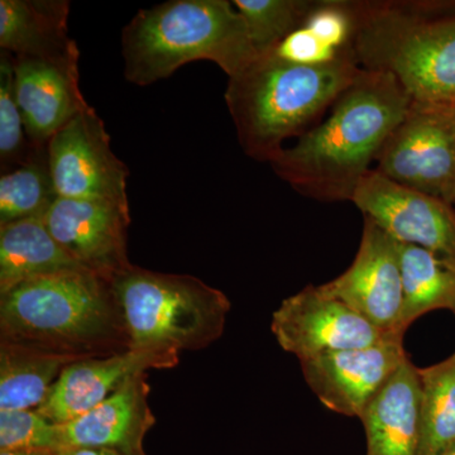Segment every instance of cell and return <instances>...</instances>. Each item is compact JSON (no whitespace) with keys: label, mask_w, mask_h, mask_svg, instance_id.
Listing matches in <instances>:
<instances>
[{"label":"cell","mask_w":455,"mask_h":455,"mask_svg":"<svg viewBox=\"0 0 455 455\" xmlns=\"http://www.w3.org/2000/svg\"><path fill=\"white\" fill-rule=\"evenodd\" d=\"M412 100L390 74L362 68L328 116L269 163L293 190L319 202H352L358 185Z\"/></svg>","instance_id":"1"},{"label":"cell","mask_w":455,"mask_h":455,"mask_svg":"<svg viewBox=\"0 0 455 455\" xmlns=\"http://www.w3.org/2000/svg\"><path fill=\"white\" fill-rule=\"evenodd\" d=\"M361 71L353 52L316 65L269 52L229 77L227 107L245 155L271 163L287 140L315 127Z\"/></svg>","instance_id":"2"},{"label":"cell","mask_w":455,"mask_h":455,"mask_svg":"<svg viewBox=\"0 0 455 455\" xmlns=\"http://www.w3.org/2000/svg\"><path fill=\"white\" fill-rule=\"evenodd\" d=\"M0 341L79 358L130 349L110 283L86 269L32 278L0 293Z\"/></svg>","instance_id":"3"},{"label":"cell","mask_w":455,"mask_h":455,"mask_svg":"<svg viewBox=\"0 0 455 455\" xmlns=\"http://www.w3.org/2000/svg\"><path fill=\"white\" fill-rule=\"evenodd\" d=\"M353 52L390 74L412 103L455 107V8L416 0L355 2Z\"/></svg>","instance_id":"4"},{"label":"cell","mask_w":455,"mask_h":455,"mask_svg":"<svg viewBox=\"0 0 455 455\" xmlns=\"http://www.w3.org/2000/svg\"><path fill=\"white\" fill-rule=\"evenodd\" d=\"M232 4L227 0H171L140 9L123 29L125 79L151 85L200 60L214 62L228 77L242 73L259 55Z\"/></svg>","instance_id":"5"},{"label":"cell","mask_w":455,"mask_h":455,"mask_svg":"<svg viewBox=\"0 0 455 455\" xmlns=\"http://www.w3.org/2000/svg\"><path fill=\"white\" fill-rule=\"evenodd\" d=\"M109 283L130 349L200 350L226 328L229 299L200 278L131 265Z\"/></svg>","instance_id":"6"},{"label":"cell","mask_w":455,"mask_h":455,"mask_svg":"<svg viewBox=\"0 0 455 455\" xmlns=\"http://www.w3.org/2000/svg\"><path fill=\"white\" fill-rule=\"evenodd\" d=\"M373 169L398 185L455 203V107L411 103Z\"/></svg>","instance_id":"7"},{"label":"cell","mask_w":455,"mask_h":455,"mask_svg":"<svg viewBox=\"0 0 455 455\" xmlns=\"http://www.w3.org/2000/svg\"><path fill=\"white\" fill-rule=\"evenodd\" d=\"M57 196L106 200L130 208V171L114 155L103 119L92 107L77 114L47 143Z\"/></svg>","instance_id":"8"},{"label":"cell","mask_w":455,"mask_h":455,"mask_svg":"<svg viewBox=\"0 0 455 455\" xmlns=\"http://www.w3.org/2000/svg\"><path fill=\"white\" fill-rule=\"evenodd\" d=\"M271 331L278 346L300 362L403 338L383 333L322 286L313 284L281 302L272 314Z\"/></svg>","instance_id":"9"},{"label":"cell","mask_w":455,"mask_h":455,"mask_svg":"<svg viewBox=\"0 0 455 455\" xmlns=\"http://www.w3.org/2000/svg\"><path fill=\"white\" fill-rule=\"evenodd\" d=\"M326 293L348 305L386 334L400 331L403 289L398 242L364 217L361 244L352 265L322 284Z\"/></svg>","instance_id":"10"},{"label":"cell","mask_w":455,"mask_h":455,"mask_svg":"<svg viewBox=\"0 0 455 455\" xmlns=\"http://www.w3.org/2000/svg\"><path fill=\"white\" fill-rule=\"evenodd\" d=\"M352 203L400 243L414 244L455 262V214L451 204L403 187L374 169Z\"/></svg>","instance_id":"11"},{"label":"cell","mask_w":455,"mask_h":455,"mask_svg":"<svg viewBox=\"0 0 455 455\" xmlns=\"http://www.w3.org/2000/svg\"><path fill=\"white\" fill-rule=\"evenodd\" d=\"M51 235L86 271L113 280L130 267V208L106 200L57 197L44 217Z\"/></svg>","instance_id":"12"},{"label":"cell","mask_w":455,"mask_h":455,"mask_svg":"<svg viewBox=\"0 0 455 455\" xmlns=\"http://www.w3.org/2000/svg\"><path fill=\"white\" fill-rule=\"evenodd\" d=\"M79 49L62 56H13L14 92L33 147L90 107L80 90Z\"/></svg>","instance_id":"13"},{"label":"cell","mask_w":455,"mask_h":455,"mask_svg":"<svg viewBox=\"0 0 455 455\" xmlns=\"http://www.w3.org/2000/svg\"><path fill=\"white\" fill-rule=\"evenodd\" d=\"M407 358L403 338H394L367 348L320 355L300 366L307 386L326 409L359 419Z\"/></svg>","instance_id":"14"},{"label":"cell","mask_w":455,"mask_h":455,"mask_svg":"<svg viewBox=\"0 0 455 455\" xmlns=\"http://www.w3.org/2000/svg\"><path fill=\"white\" fill-rule=\"evenodd\" d=\"M179 359L178 353L136 349L80 359L65 367L37 411L51 423H68L100 405L132 377L151 368H173Z\"/></svg>","instance_id":"15"},{"label":"cell","mask_w":455,"mask_h":455,"mask_svg":"<svg viewBox=\"0 0 455 455\" xmlns=\"http://www.w3.org/2000/svg\"><path fill=\"white\" fill-rule=\"evenodd\" d=\"M148 395L147 374L140 373L100 405L68 423L59 424L61 451L103 448L128 455H147L143 440L156 424Z\"/></svg>","instance_id":"16"},{"label":"cell","mask_w":455,"mask_h":455,"mask_svg":"<svg viewBox=\"0 0 455 455\" xmlns=\"http://www.w3.org/2000/svg\"><path fill=\"white\" fill-rule=\"evenodd\" d=\"M359 419L366 431V455H420V382L410 358Z\"/></svg>","instance_id":"17"},{"label":"cell","mask_w":455,"mask_h":455,"mask_svg":"<svg viewBox=\"0 0 455 455\" xmlns=\"http://www.w3.org/2000/svg\"><path fill=\"white\" fill-rule=\"evenodd\" d=\"M70 3L0 0V49L13 56H62L79 49L68 37Z\"/></svg>","instance_id":"18"},{"label":"cell","mask_w":455,"mask_h":455,"mask_svg":"<svg viewBox=\"0 0 455 455\" xmlns=\"http://www.w3.org/2000/svg\"><path fill=\"white\" fill-rule=\"evenodd\" d=\"M83 268L61 247L44 218L0 226V293L27 280Z\"/></svg>","instance_id":"19"},{"label":"cell","mask_w":455,"mask_h":455,"mask_svg":"<svg viewBox=\"0 0 455 455\" xmlns=\"http://www.w3.org/2000/svg\"><path fill=\"white\" fill-rule=\"evenodd\" d=\"M74 355L0 341V411L37 410Z\"/></svg>","instance_id":"20"},{"label":"cell","mask_w":455,"mask_h":455,"mask_svg":"<svg viewBox=\"0 0 455 455\" xmlns=\"http://www.w3.org/2000/svg\"><path fill=\"white\" fill-rule=\"evenodd\" d=\"M403 304L400 331L435 310L455 314V262L419 245L400 243Z\"/></svg>","instance_id":"21"},{"label":"cell","mask_w":455,"mask_h":455,"mask_svg":"<svg viewBox=\"0 0 455 455\" xmlns=\"http://www.w3.org/2000/svg\"><path fill=\"white\" fill-rule=\"evenodd\" d=\"M418 373L420 455H443L455 447V353Z\"/></svg>","instance_id":"22"},{"label":"cell","mask_w":455,"mask_h":455,"mask_svg":"<svg viewBox=\"0 0 455 455\" xmlns=\"http://www.w3.org/2000/svg\"><path fill=\"white\" fill-rule=\"evenodd\" d=\"M47 146L37 148L27 163L0 176V226L44 218L56 202Z\"/></svg>","instance_id":"23"},{"label":"cell","mask_w":455,"mask_h":455,"mask_svg":"<svg viewBox=\"0 0 455 455\" xmlns=\"http://www.w3.org/2000/svg\"><path fill=\"white\" fill-rule=\"evenodd\" d=\"M243 18L251 41L259 56L272 52L278 44L300 28L313 8L311 0H235Z\"/></svg>","instance_id":"24"},{"label":"cell","mask_w":455,"mask_h":455,"mask_svg":"<svg viewBox=\"0 0 455 455\" xmlns=\"http://www.w3.org/2000/svg\"><path fill=\"white\" fill-rule=\"evenodd\" d=\"M14 92L13 55L0 56V166L2 172L20 166L35 154Z\"/></svg>","instance_id":"25"},{"label":"cell","mask_w":455,"mask_h":455,"mask_svg":"<svg viewBox=\"0 0 455 455\" xmlns=\"http://www.w3.org/2000/svg\"><path fill=\"white\" fill-rule=\"evenodd\" d=\"M0 451L59 455V424L51 423L37 410L0 411Z\"/></svg>","instance_id":"26"},{"label":"cell","mask_w":455,"mask_h":455,"mask_svg":"<svg viewBox=\"0 0 455 455\" xmlns=\"http://www.w3.org/2000/svg\"><path fill=\"white\" fill-rule=\"evenodd\" d=\"M302 27L337 52H353V40L357 28L355 2H314L313 8Z\"/></svg>","instance_id":"27"},{"label":"cell","mask_w":455,"mask_h":455,"mask_svg":"<svg viewBox=\"0 0 455 455\" xmlns=\"http://www.w3.org/2000/svg\"><path fill=\"white\" fill-rule=\"evenodd\" d=\"M272 52L283 57L287 61L305 65L325 64V62L333 61L344 53H340L331 49V47L326 46L324 42L311 35L302 26L292 32L291 35L287 36Z\"/></svg>","instance_id":"28"},{"label":"cell","mask_w":455,"mask_h":455,"mask_svg":"<svg viewBox=\"0 0 455 455\" xmlns=\"http://www.w3.org/2000/svg\"><path fill=\"white\" fill-rule=\"evenodd\" d=\"M59 455H128L122 451H113V449L103 448H77L68 449L61 451Z\"/></svg>","instance_id":"29"},{"label":"cell","mask_w":455,"mask_h":455,"mask_svg":"<svg viewBox=\"0 0 455 455\" xmlns=\"http://www.w3.org/2000/svg\"><path fill=\"white\" fill-rule=\"evenodd\" d=\"M0 455H46V454L28 453V451H0Z\"/></svg>","instance_id":"30"},{"label":"cell","mask_w":455,"mask_h":455,"mask_svg":"<svg viewBox=\"0 0 455 455\" xmlns=\"http://www.w3.org/2000/svg\"><path fill=\"white\" fill-rule=\"evenodd\" d=\"M443 455H455V447L451 448V451H448L447 453H444Z\"/></svg>","instance_id":"31"}]
</instances>
